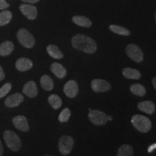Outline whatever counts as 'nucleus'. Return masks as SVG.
<instances>
[{"label": "nucleus", "mask_w": 156, "mask_h": 156, "mask_svg": "<svg viewBox=\"0 0 156 156\" xmlns=\"http://www.w3.org/2000/svg\"><path fill=\"white\" fill-rule=\"evenodd\" d=\"M72 45L75 49L87 54H94L97 50V44L90 37L77 34L72 38Z\"/></svg>", "instance_id": "obj_1"}, {"label": "nucleus", "mask_w": 156, "mask_h": 156, "mask_svg": "<svg viewBox=\"0 0 156 156\" xmlns=\"http://www.w3.org/2000/svg\"><path fill=\"white\" fill-rule=\"evenodd\" d=\"M4 140H5L6 145L13 152H17L20 151L22 142L19 136L11 130H6L4 132Z\"/></svg>", "instance_id": "obj_2"}, {"label": "nucleus", "mask_w": 156, "mask_h": 156, "mask_svg": "<svg viewBox=\"0 0 156 156\" xmlns=\"http://www.w3.org/2000/svg\"><path fill=\"white\" fill-rule=\"evenodd\" d=\"M131 122L134 128L142 133H147L151 130L152 126L151 121L147 117L139 114L132 116Z\"/></svg>", "instance_id": "obj_3"}, {"label": "nucleus", "mask_w": 156, "mask_h": 156, "mask_svg": "<svg viewBox=\"0 0 156 156\" xmlns=\"http://www.w3.org/2000/svg\"><path fill=\"white\" fill-rule=\"evenodd\" d=\"M17 40L20 44L25 48H31L34 46L36 40L32 34L28 30L25 28L20 29L17 34Z\"/></svg>", "instance_id": "obj_4"}, {"label": "nucleus", "mask_w": 156, "mask_h": 156, "mask_svg": "<svg viewBox=\"0 0 156 156\" xmlns=\"http://www.w3.org/2000/svg\"><path fill=\"white\" fill-rule=\"evenodd\" d=\"M88 118L93 124L98 126L104 125L108 121V116H106L105 113L101 111L92 110L91 108H89Z\"/></svg>", "instance_id": "obj_5"}, {"label": "nucleus", "mask_w": 156, "mask_h": 156, "mask_svg": "<svg viewBox=\"0 0 156 156\" xmlns=\"http://www.w3.org/2000/svg\"><path fill=\"white\" fill-rule=\"evenodd\" d=\"M126 52L129 57L136 63H141L143 61V53L139 46L133 44L127 45L126 47Z\"/></svg>", "instance_id": "obj_6"}, {"label": "nucleus", "mask_w": 156, "mask_h": 156, "mask_svg": "<svg viewBox=\"0 0 156 156\" xmlns=\"http://www.w3.org/2000/svg\"><path fill=\"white\" fill-rule=\"evenodd\" d=\"M74 146V140L72 136L63 135L58 141V150L62 155H67L72 151Z\"/></svg>", "instance_id": "obj_7"}, {"label": "nucleus", "mask_w": 156, "mask_h": 156, "mask_svg": "<svg viewBox=\"0 0 156 156\" xmlns=\"http://www.w3.org/2000/svg\"><path fill=\"white\" fill-rule=\"evenodd\" d=\"M91 87L95 93L106 92L112 88L110 83L102 79H95L91 83Z\"/></svg>", "instance_id": "obj_8"}, {"label": "nucleus", "mask_w": 156, "mask_h": 156, "mask_svg": "<svg viewBox=\"0 0 156 156\" xmlns=\"http://www.w3.org/2000/svg\"><path fill=\"white\" fill-rule=\"evenodd\" d=\"M20 10L27 18L30 20H34L36 19L37 15H38L36 7L32 5H29V4L21 5L20 6Z\"/></svg>", "instance_id": "obj_9"}, {"label": "nucleus", "mask_w": 156, "mask_h": 156, "mask_svg": "<svg viewBox=\"0 0 156 156\" xmlns=\"http://www.w3.org/2000/svg\"><path fill=\"white\" fill-rule=\"evenodd\" d=\"M79 88L77 82L74 80H69L64 86V92L67 97L73 98L77 95Z\"/></svg>", "instance_id": "obj_10"}, {"label": "nucleus", "mask_w": 156, "mask_h": 156, "mask_svg": "<svg viewBox=\"0 0 156 156\" xmlns=\"http://www.w3.org/2000/svg\"><path fill=\"white\" fill-rule=\"evenodd\" d=\"M24 101V97L20 93H15V94L9 95L6 98L5 103L6 106L8 108H14L18 106L20 103Z\"/></svg>", "instance_id": "obj_11"}, {"label": "nucleus", "mask_w": 156, "mask_h": 156, "mask_svg": "<svg viewBox=\"0 0 156 156\" xmlns=\"http://www.w3.org/2000/svg\"><path fill=\"white\" fill-rule=\"evenodd\" d=\"M15 127L22 132H28L30 129L27 118L24 116H17L12 119Z\"/></svg>", "instance_id": "obj_12"}, {"label": "nucleus", "mask_w": 156, "mask_h": 156, "mask_svg": "<svg viewBox=\"0 0 156 156\" xmlns=\"http://www.w3.org/2000/svg\"><path fill=\"white\" fill-rule=\"evenodd\" d=\"M23 92L29 98H35L38 95V87L34 81H29L24 85Z\"/></svg>", "instance_id": "obj_13"}, {"label": "nucleus", "mask_w": 156, "mask_h": 156, "mask_svg": "<svg viewBox=\"0 0 156 156\" xmlns=\"http://www.w3.org/2000/svg\"><path fill=\"white\" fill-rule=\"evenodd\" d=\"M33 62L28 58H20L16 61L15 67L20 72L28 71L33 67Z\"/></svg>", "instance_id": "obj_14"}, {"label": "nucleus", "mask_w": 156, "mask_h": 156, "mask_svg": "<svg viewBox=\"0 0 156 156\" xmlns=\"http://www.w3.org/2000/svg\"><path fill=\"white\" fill-rule=\"evenodd\" d=\"M51 70L59 79H62L67 75V70L61 64L57 62H54L51 65Z\"/></svg>", "instance_id": "obj_15"}, {"label": "nucleus", "mask_w": 156, "mask_h": 156, "mask_svg": "<svg viewBox=\"0 0 156 156\" xmlns=\"http://www.w3.org/2000/svg\"><path fill=\"white\" fill-rule=\"evenodd\" d=\"M138 108L141 112H143L147 114H153L155 110L154 103L151 101H142L138 104Z\"/></svg>", "instance_id": "obj_16"}, {"label": "nucleus", "mask_w": 156, "mask_h": 156, "mask_svg": "<svg viewBox=\"0 0 156 156\" xmlns=\"http://www.w3.org/2000/svg\"><path fill=\"white\" fill-rule=\"evenodd\" d=\"M13 50H14V44L11 41H6L0 44V56H8L13 51Z\"/></svg>", "instance_id": "obj_17"}, {"label": "nucleus", "mask_w": 156, "mask_h": 156, "mask_svg": "<svg viewBox=\"0 0 156 156\" xmlns=\"http://www.w3.org/2000/svg\"><path fill=\"white\" fill-rule=\"evenodd\" d=\"M73 21L77 25L84 27V28H90L92 25V22L88 17L81 16V15H75L73 17Z\"/></svg>", "instance_id": "obj_18"}, {"label": "nucleus", "mask_w": 156, "mask_h": 156, "mask_svg": "<svg viewBox=\"0 0 156 156\" xmlns=\"http://www.w3.org/2000/svg\"><path fill=\"white\" fill-rule=\"evenodd\" d=\"M46 51H47L48 54L52 58H55V59H61V58L64 57V54H62V52L59 50V48L56 45H48L47 48H46Z\"/></svg>", "instance_id": "obj_19"}, {"label": "nucleus", "mask_w": 156, "mask_h": 156, "mask_svg": "<svg viewBox=\"0 0 156 156\" xmlns=\"http://www.w3.org/2000/svg\"><path fill=\"white\" fill-rule=\"evenodd\" d=\"M122 74L126 78L133 80H139L141 77V74L138 70L126 67L122 70Z\"/></svg>", "instance_id": "obj_20"}, {"label": "nucleus", "mask_w": 156, "mask_h": 156, "mask_svg": "<svg viewBox=\"0 0 156 156\" xmlns=\"http://www.w3.org/2000/svg\"><path fill=\"white\" fill-rule=\"evenodd\" d=\"M42 88L46 91H50L54 88V82L51 77L48 75H43L40 80Z\"/></svg>", "instance_id": "obj_21"}, {"label": "nucleus", "mask_w": 156, "mask_h": 156, "mask_svg": "<svg viewBox=\"0 0 156 156\" xmlns=\"http://www.w3.org/2000/svg\"><path fill=\"white\" fill-rule=\"evenodd\" d=\"M133 148L129 145H123L119 148L117 156H133Z\"/></svg>", "instance_id": "obj_22"}, {"label": "nucleus", "mask_w": 156, "mask_h": 156, "mask_svg": "<svg viewBox=\"0 0 156 156\" xmlns=\"http://www.w3.org/2000/svg\"><path fill=\"white\" fill-rule=\"evenodd\" d=\"M48 103L54 109H58L62 106V101L58 95L56 94H52L48 98Z\"/></svg>", "instance_id": "obj_23"}, {"label": "nucleus", "mask_w": 156, "mask_h": 156, "mask_svg": "<svg viewBox=\"0 0 156 156\" xmlns=\"http://www.w3.org/2000/svg\"><path fill=\"white\" fill-rule=\"evenodd\" d=\"M109 29L112 30V32L115 33V34L121 35V36H128L130 35V31L124 27L120 26V25H111L109 26Z\"/></svg>", "instance_id": "obj_24"}, {"label": "nucleus", "mask_w": 156, "mask_h": 156, "mask_svg": "<svg viewBox=\"0 0 156 156\" xmlns=\"http://www.w3.org/2000/svg\"><path fill=\"white\" fill-rule=\"evenodd\" d=\"M131 92L137 96H144L146 93V90L143 85L141 84H134L130 87Z\"/></svg>", "instance_id": "obj_25"}, {"label": "nucleus", "mask_w": 156, "mask_h": 156, "mask_svg": "<svg viewBox=\"0 0 156 156\" xmlns=\"http://www.w3.org/2000/svg\"><path fill=\"white\" fill-rule=\"evenodd\" d=\"M12 14L10 11L5 10L0 12V26H4V25H7L10 22Z\"/></svg>", "instance_id": "obj_26"}, {"label": "nucleus", "mask_w": 156, "mask_h": 156, "mask_svg": "<svg viewBox=\"0 0 156 156\" xmlns=\"http://www.w3.org/2000/svg\"><path fill=\"white\" fill-rule=\"evenodd\" d=\"M70 116H71V112H70L69 108H64L61 113H60L58 119L60 122L62 123L67 122V121L69 120Z\"/></svg>", "instance_id": "obj_27"}, {"label": "nucleus", "mask_w": 156, "mask_h": 156, "mask_svg": "<svg viewBox=\"0 0 156 156\" xmlns=\"http://www.w3.org/2000/svg\"><path fill=\"white\" fill-rule=\"evenodd\" d=\"M12 89V84L7 83L0 88V98H2L8 93Z\"/></svg>", "instance_id": "obj_28"}, {"label": "nucleus", "mask_w": 156, "mask_h": 156, "mask_svg": "<svg viewBox=\"0 0 156 156\" xmlns=\"http://www.w3.org/2000/svg\"><path fill=\"white\" fill-rule=\"evenodd\" d=\"M9 7V3L6 2V0H0V10L5 9Z\"/></svg>", "instance_id": "obj_29"}, {"label": "nucleus", "mask_w": 156, "mask_h": 156, "mask_svg": "<svg viewBox=\"0 0 156 156\" xmlns=\"http://www.w3.org/2000/svg\"><path fill=\"white\" fill-rule=\"evenodd\" d=\"M5 72H4L2 67V66L0 65V81H2L3 80L5 79Z\"/></svg>", "instance_id": "obj_30"}, {"label": "nucleus", "mask_w": 156, "mask_h": 156, "mask_svg": "<svg viewBox=\"0 0 156 156\" xmlns=\"http://www.w3.org/2000/svg\"><path fill=\"white\" fill-rule=\"evenodd\" d=\"M155 149H156V143L153 144V145H151V146H150L147 149V152L148 153H152V152H153L154 150H155Z\"/></svg>", "instance_id": "obj_31"}, {"label": "nucleus", "mask_w": 156, "mask_h": 156, "mask_svg": "<svg viewBox=\"0 0 156 156\" xmlns=\"http://www.w3.org/2000/svg\"><path fill=\"white\" fill-rule=\"evenodd\" d=\"M21 1L25 3H29V4H36L40 0H21Z\"/></svg>", "instance_id": "obj_32"}, {"label": "nucleus", "mask_w": 156, "mask_h": 156, "mask_svg": "<svg viewBox=\"0 0 156 156\" xmlns=\"http://www.w3.org/2000/svg\"><path fill=\"white\" fill-rule=\"evenodd\" d=\"M4 153V148L3 146L2 145V142L0 141V156H2Z\"/></svg>", "instance_id": "obj_33"}, {"label": "nucleus", "mask_w": 156, "mask_h": 156, "mask_svg": "<svg viewBox=\"0 0 156 156\" xmlns=\"http://www.w3.org/2000/svg\"><path fill=\"white\" fill-rule=\"evenodd\" d=\"M153 85L154 87H155V89L156 90V77L153 79Z\"/></svg>", "instance_id": "obj_34"}, {"label": "nucleus", "mask_w": 156, "mask_h": 156, "mask_svg": "<svg viewBox=\"0 0 156 156\" xmlns=\"http://www.w3.org/2000/svg\"><path fill=\"white\" fill-rule=\"evenodd\" d=\"M108 121H112V116H108Z\"/></svg>", "instance_id": "obj_35"}, {"label": "nucleus", "mask_w": 156, "mask_h": 156, "mask_svg": "<svg viewBox=\"0 0 156 156\" xmlns=\"http://www.w3.org/2000/svg\"><path fill=\"white\" fill-rule=\"evenodd\" d=\"M155 22H156V12H155Z\"/></svg>", "instance_id": "obj_36"}, {"label": "nucleus", "mask_w": 156, "mask_h": 156, "mask_svg": "<svg viewBox=\"0 0 156 156\" xmlns=\"http://www.w3.org/2000/svg\"><path fill=\"white\" fill-rule=\"evenodd\" d=\"M44 156H50V155H44Z\"/></svg>", "instance_id": "obj_37"}]
</instances>
